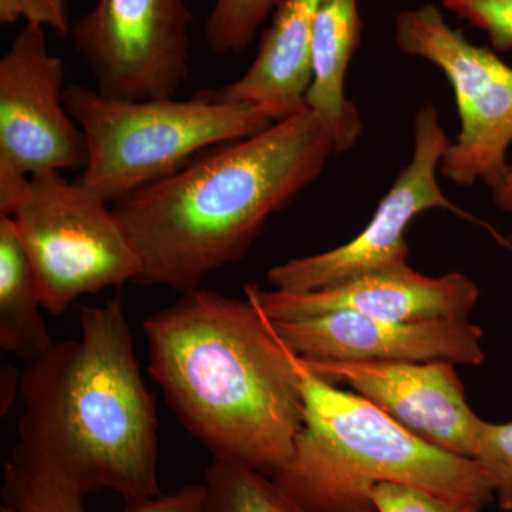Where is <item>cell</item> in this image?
Segmentation results:
<instances>
[{
	"label": "cell",
	"instance_id": "1",
	"mask_svg": "<svg viewBox=\"0 0 512 512\" xmlns=\"http://www.w3.org/2000/svg\"><path fill=\"white\" fill-rule=\"evenodd\" d=\"M148 373L214 460L274 476L305 421L296 355L245 296L181 293L144 320Z\"/></svg>",
	"mask_w": 512,
	"mask_h": 512
},
{
	"label": "cell",
	"instance_id": "2",
	"mask_svg": "<svg viewBox=\"0 0 512 512\" xmlns=\"http://www.w3.org/2000/svg\"><path fill=\"white\" fill-rule=\"evenodd\" d=\"M335 154L328 126L305 109L114 202L140 256L136 284L201 288L244 258L269 218L315 184Z\"/></svg>",
	"mask_w": 512,
	"mask_h": 512
},
{
	"label": "cell",
	"instance_id": "3",
	"mask_svg": "<svg viewBox=\"0 0 512 512\" xmlns=\"http://www.w3.org/2000/svg\"><path fill=\"white\" fill-rule=\"evenodd\" d=\"M18 447L84 495L127 505L161 493L156 402L141 376L120 296L80 315V338L55 342L20 373Z\"/></svg>",
	"mask_w": 512,
	"mask_h": 512
},
{
	"label": "cell",
	"instance_id": "4",
	"mask_svg": "<svg viewBox=\"0 0 512 512\" xmlns=\"http://www.w3.org/2000/svg\"><path fill=\"white\" fill-rule=\"evenodd\" d=\"M305 421L288 461L271 476L312 512H375L373 488L402 483L487 507L494 487L473 458L404 429L355 392L338 389L296 356Z\"/></svg>",
	"mask_w": 512,
	"mask_h": 512
},
{
	"label": "cell",
	"instance_id": "5",
	"mask_svg": "<svg viewBox=\"0 0 512 512\" xmlns=\"http://www.w3.org/2000/svg\"><path fill=\"white\" fill-rule=\"evenodd\" d=\"M64 104L82 128L87 160L77 183L113 205L183 168L202 150L261 133L274 111L201 92L190 100L126 101L72 84Z\"/></svg>",
	"mask_w": 512,
	"mask_h": 512
},
{
	"label": "cell",
	"instance_id": "6",
	"mask_svg": "<svg viewBox=\"0 0 512 512\" xmlns=\"http://www.w3.org/2000/svg\"><path fill=\"white\" fill-rule=\"evenodd\" d=\"M110 205L50 171L30 177L3 214L29 256L46 312L62 315L82 296L136 284L140 256Z\"/></svg>",
	"mask_w": 512,
	"mask_h": 512
},
{
	"label": "cell",
	"instance_id": "7",
	"mask_svg": "<svg viewBox=\"0 0 512 512\" xmlns=\"http://www.w3.org/2000/svg\"><path fill=\"white\" fill-rule=\"evenodd\" d=\"M394 40L404 55L441 70L456 96L460 133L441 160V177L458 187L483 181L493 188L510 165L512 67L451 28L434 5L400 12Z\"/></svg>",
	"mask_w": 512,
	"mask_h": 512
},
{
	"label": "cell",
	"instance_id": "8",
	"mask_svg": "<svg viewBox=\"0 0 512 512\" xmlns=\"http://www.w3.org/2000/svg\"><path fill=\"white\" fill-rule=\"evenodd\" d=\"M413 141L412 160L380 200L365 229L338 248L275 265L268 272L272 288L285 292L319 291L359 276L409 265L406 232L424 211L446 210L484 225L448 200L440 188V164L450 140L433 104H424L414 114Z\"/></svg>",
	"mask_w": 512,
	"mask_h": 512
},
{
	"label": "cell",
	"instance_id": "9",
	"mask_svg": "<svg viewBox=\"0 0 512 512\" xmlns=\"http://www.w3.org/2000/svg\"><path fill=\"white\" fill-rule=\"evenodd\" d=\"M66 64L26 23L0 59V215L33 175L82 168L86 138L64 104Z\"/></svg>",
	"mask_w": 512,
	"mask_h": 512
},
{
	"label": "cell",
	"instance_id": "10",
	"mask_svg": "<svg viewBox=\"0 0 512 512\" xmlns=\"http://www.w3.org/2000/svg\"><path fill=\"white\" fill-rule=\"evenodd\" d=\"M187 0H99L73 26L72 42L111 99H173L190 73Z\"/></svg>",
	"mask_w": 512,
	"mask_h": 512
},
{
	"label": "cell",
	"instance_id": "11",
	"mask_svg": "<svg viewBox=\"0 0 512 512\" xmlns=\"http://www.w3.org/2000/svg\"><path fill=\"white\" fill-rule=\"evenodd\" d=\"M271 322L285 345L309 362H450L480 366L485 359L483 330L468 318L397 322L336 311L315 318Z\"/></svg>",
	"mask_w": 512,
	"mask_h": 512
},
{
	"label": "cell",
	"instance_id": "12",
	"mask_svg": "<svg viewBox=\"0 0 512 512\" xmlns=\"http://www.w3.org/2000/svg\"><path fill=\"white\" fill-rule=\"evenodd\" d=\"M302 362L328 382L348 384L431 446L474 457L481 419L467 402L454 363Z\"/></svg>",
	"mask_w": 512,
	"mask_h": 512
},
{
	"label": "cell",
	"instance_id": "13",
	"mask_svg": "<svg viewBox=\"0 0 512 512\" xmlns=\"http://www.w3.org/2000/svg\"><path fill=\"white\" fill-rule=\"evenodd\" d=\"M244 292L274 322L336 311L397 322L461 319L470 316L480 299L478 286L461 272L433 278L414 271L410 265L359 276L319 291H265L258 285H247Z\"/></svg>",
	"mask_w": 512,
	"mask_h": 512
},
{
	"label": "cell",
	"instance_id": "14",
	"mask_svg": "<svg viewBox=\"0 0 512 512\" xmlns=\"http://www.w3.org/2000/svg\"><path fill=\"white\" fill-rule=\"evenodd\" d=\"M320 2L282 0L247 72L208 92L220 100L259 104L274 111L279 120L308 109L313 28Z\"/></svg>",
	"mask_w": 512,
	"mask_h": 512
},
{
	"label": "cell",
	"instance_id": "15",
	"mask_svg": "<svg viewBox=\"0 0 512 512\" xmlns=\"http://www.w3.org/2000/svg\"><path fill=\"white\" fill-rule=\"evenodd\" d=\"M360 37L359 0L320 2L313 28L312 82L306 106L328 126L338 154L355 147L363 133L359 110L345 94L346 74Z\"/></svg>",
	"mask_w": 512,
	"mask_h": 512
},
{
	"label": "cell",
	"instance_id": "16",
	"mask_svg": "<svg viewBox=\"0 0 512 512\" xmlns=\"http://www.w3.org/2000/svg\"><path fill=\"white\" fill-rule=\"evenodd\" d=\"M86 495L57 471L15 447L5 467L2 507L9 512H86ZM126 512H207L205 485L190 484L127 505Z\"/></svg>",
	"mask_w": 512,
	"mask_h": 512
},
{
	"label": "cell",
	"instance_id": "17",
	"mask_svg": "<svg viewBox=\"0 0 512 512\" xmlns=\"http://www.w3.org/2000/svg\"><path fill=\"white\" fill-rule=\"evenodd\" d=\"M39 285L15 225L0 215V348L32 362L55 345L45 320Z\"/></svg>",
	"mask_w": 512,
	"mask_h": 512
},
{
	"label": "cell",
	"instance_id": "18",
	"mask_svg": "<svg viewBox=\"0 0 512 512\" xmlns=\"http://www.w3.org/2000/svg\"><path fill=\"white\" fill-rule=\"evenodd\" d=\"M202 483L207 512H312L268 474L231 461L212 458Z\"/></svg>",
	"mask_w": 512,
	"mask_h": 512
},
{
	"label": "cell",
	"instance_id": "19",
	"mask_svg": "<svg viewBox=\"0 0 512 512\" xmlns=\"http://www.w3.org/2000/svg\"><path fill=\"white\" fill-rule=\"evenodd\" d=\"M282 0H214L205 22V39L217 55L241 53L281 5Z\"/></svg>",
	"mask_w": 512,
	"mask_h": 512
},
{
	"label": "cell",
	"instance_id": "20",
	"mask_svg": "<svg viewBox=\"0 0 512 512\" xmlns=\"http://www.w3.org/2000/svg\"><path fill=\"white\" fill-rule=\"evenodd\" d=\"M474 460L484 468L494 487V503L512 510V421L490 423L481 419Z\"/></svg>",
	"mask_w": 512,
	"mask_h": 512
},
{
	"label": "cell",
	"instance_id": "21",
	"mask_svg": "<svg viewBox=\"0 0 512 512\" xmlns=\"http://www.w3.org/2000/svg\"><path fill=\"white\" fill-rule=\"evenodd\" d=\"M375 512H481L483 505L453 500L402 483H380L373 488Z\"/></svg>",
	"mask_w": 512,
	"mask_h": 512
},
{
	"label": "cell",
	"instance_id": "22",
	"mask_svg": "<svg viewBox=\"0 0 512 512\" xmlns=\"http://www.w3.org/2000/svg\"><path fill=\"white\" fill-rule=\"evenodd\" d=\"M448 12L484 32L497 50H512V0H440Z\"/></svg>",
	"mask_w": 512,
	"mask_h": 512
},
{
	"label": "cell",
	"instance_id": "23",
	"mask_svg": "<svg viewBox=\"0 0 512 512\" xmlns=\"http://www.w3.org/2000/svg\"><path fill=\"white\" fill-rule=\"evenodd\" d=\"M19 20L57 36L69 35L73 28L66 0H0V23L9 26Z\"/></svg>",
	"mask_w": 512,
	"mask_h": 512
},
{
	"label": "cell",
	"instance_id": "24",
	"mask_svg": "<svg viewBox=\"0 0 512 512\" xmlns=\"http://www.w3.org/2000/svg\"><path fill=\"white\" fill-rule=\"evenodd\" d=\"M491 190H493L494 204L500 210L512 214V164L508 165L501 180Z\"/></svg>",
	"mask_w": 512,
	"mask_h": 512
},
{
	"label": "cell",
	"instance_id": "25",
	"mask_svg": "<svg viewBox=\"0 0 512 512\" xmlns=\"http://www.w3.org/2000/svg\"><path fill=\"white\" fill-rule=\"evenodd\" d=\"M0 512H9L8 510H6L5 507H2V505H0Z\"/></svg>",
	"mask_w": 512,
	"mask_h": 512
}]
</instances>
